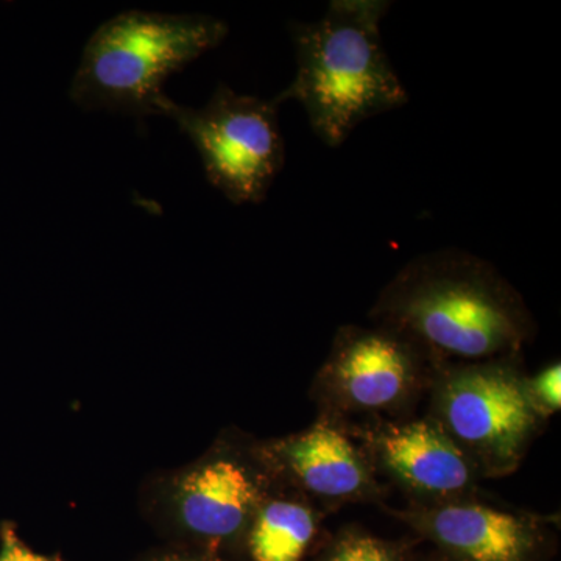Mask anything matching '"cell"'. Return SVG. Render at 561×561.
Returning <instances> with one entry per match:
<instances>
[{
  "label": "cell",
  "mask_w": 561,
  "mask_h": 561,
  "mask_svg": "<svg viewBox=\"0 0 561 561\" xmlns=\"http://www.w3.org/2000/svg\"><path fill=\"white\" fill-rule=\"evenodd\" d=\"M373 453L391 479L432 504L460 501L474 485L478 468L432 421L383 427Z\"/></svg>",
  "instance_id": "ba28073f"
},
{
  "label": "cell",
  "mask_w": 561,
  "mask_h": 561,
  "mask_svg": "<svg viewBox=\"0 0 561 561\" xmlns=\"http://www.w3.org/2000/svg\"><path fill=\"white\" fill-rule=\"evenodd\" d=\"M515 357L448 368L435 393L438 426L476 468L493 474L518 467L541 420Z\"/></svg>",
  "instance_id": "5b68a950"
},
{
  "label": "cell",
  "mask_w": 561,
  "mask_h": 561,
  "mask_svg": "<svg viewBox=\"0 0 561 561\" xmlns=\"http://www.w3.org/2000/svg\"><path fill=\"white\" fill-rule=\"evenodd\" d=\"M324 561H398L393 549L368 535L343 538Z\"/></svg>",
  "instance_id": "7c38bea8"
},
{
  "label": "cell",
  "mask_w": 561,
  "mask_h": 561,
  "mask_svg": "<svg viewBox=\"0 0 561 561\" xmlns=\"http://www.w3.org/2000/svg\"><path fill=\"white\" fill-rule=\"evenodd\" d=\"M390 5L332 0L319 21L291 25L297 73L273 102L300 103L327 146L341 147L362 122L409 102L382 44L381 22Z\"/></svg>",
  "instance_id": "7a4b0ae2"
},
{
  "label": "cell",
  "mask_w": 561,
  "mask_h": 561,
  "mask_svg": "<svg viewBox=\"0 0 561 561\" xmlns=\"http://www.w3.org/2000/svg\"><path fill=\"white\" fill-rule=\"evenodd\" d=\"M153 561H216V560L205 559V557L181 556V553H169V556L160 557V559H157Z\"/></svg>",
  "instance_id": "9a60e30c"
},
{
  "label": "cell",
  "mask_w": 561,
  "mask_h": 561,
  "mask_svg": "<svg viewBox=\"0 0 561 561\" xmlns=\"http://www.w3.org/2000/svg\"><path fill=\"white\" fill-rule=\"evenodd\" d=\"M402 518L465 561H527L537 540L529 519L468 501L419 507Z\"/></svg>",
  "instance_id": "30bf717a"
},
{
  "label": "cell",
  "mask_w": 561,
  "mask_h": 561,
  "mask_svg": "<svg viewBox=\"0 0 561 561\" xmlns=\"http://www.w3.org/2000/svg\"><path fill=\"white\" fill-rule=\"evenodd\" d=\"M424 359L432 357L390 328L345 327L335 335L320 381L345 411H390L415 390Z\"/></svg>",
  "instance_id": "8992f818"
},
{
  "label": "cell",
  "mask_w": 561,
  "mask_h": 561,
  "mask_svg": "<svg viewBox=\"0 0 561 561\" xmlns=\"http://www.w3.org/2000/svg\"><path fill=\"white\" fill-rule=\"evenodd\" d=\"M317 530L319 516L306 502L265 497L247 529L251 559L300 561Z\"/></svg>",
  "instance_id": "8fae6325"
},
{
  "label": "cell",
  "mask_w": 561,
  "mask_h": 561,
  "mask_svg": "<svg viewBox=\"0 0 561 561\" xmlns=\"http://www.w3.org/2000/svg\"><path fill=\"white\" fill-rule=\"evenodd\" d=\"M370 316L435 360L518 356L535 330L508 280L489 261L459 249L432 251L409 262L381 291Z\"/></svg>",
  "instance_id": "6da1fadb"
},
{
  "label": "cell",
  "mask_w": 561,
  "mask_h": 561,
  "mask_svg": "<svg viewBox=\"0 0 561 561\" xmlns=\"http://www.w3.org/2000/svg\"><path fill=\"white\" fill-rule=\"evenodd\" d=\"M531 404L540 419L552 415L560 411L561 402V370L560 364H552L551 367L538 373L535 378L527 379Z\"/></svg>",
  "instance_id": "4fadbf2b"
},
{
  "label": "cell",
  "mask_w": 561,
  "mask_h": 561,
  "mask_svg": "<svg viewBox=\"0 0 561 561\" xmlns=\"http://www.w3.org/2000/svg\"><path fill=\"white\" fill-rule=\"evenodd\" d=\"M160 116L175 122L198 151L206 179L234 205H260L286 161L278 105L220 83L201 108L165 95Z\"/></svg>",
  "instance_id": "277c9868"
},
{
  "label": "cell",
  "mask_w": 561,
  "mask_h": 561,
  "mask_svg": "<svg viewBox=\"0 0 561 561\" xmlns=\"http://www.w3.org/2000/svg\"><path fill=\"white\" fill-rule=\"evenodd\" d=\"M2 548H0V561H62L57 557H47L32 551L24 541L18 537L16 530L10 524L2 527Z\"/></svg>",
  "instance_id": "5bb4252c"
},
{
  "label": "cell",
  "mask_w": 561,
  "mask_h": 561,
  "mask_svg": "<svg viewBox=\"0 0 561 561\" xmlns=\"http://www.w3.org/2000/svg\"><path fill=\"white\" fill-rule=\"evenodd\" d=\"M227 35L228 25L206 14L122 11L88 39L69 99L87 111L160 116L165 81Z\"/></svg>",
  "instance_id": "3957f363"
},
{
  "label": "cell",
  "mask_w": 561,
  "mask_h": 561,
  "mask_svg": "<svg viewBox=\"0 0 561 561\" xmlns=\"http://www.w3.org/2000/svg\"><path fill=\"white\" fill-rule=\"evenodd\" d=\"M264 500L260 472L232 454L202 461L184 472L173 490L181 526L210 545L234 540L247 531Z\"/></svg>",
  "instance_id": "52a82bcc"
},
{
  "label": "cell",
  "mask_w": 561,
  "mask_h": 561,
  "mask_svg": "<svg viewBox=\"0 0 561 561\" xmlns=\"http://www.w3.org/2000/svg\"><path fill=\"white\" fill-rule=\"evenodd\" d=\"M267 459L295 485L321 501H359L375 494L368 460L345 432L317 423L275 443Z\"/></svg>",
  "instance_id": "9c48e42d"
}]
</instances>
